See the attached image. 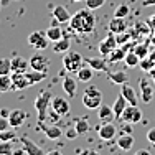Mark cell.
<instances>
[{
	"mask_svg": "<svg viewBox=\"0 0 155 155\" xmlns=\"http://www.w3.org/2000/svg\"><path fill=\"white\" fill-rule=\"evenodd\" d=\"M0 116H2V117H8L10 116V110L8 109H2V110H0Z\"/></svg>",
	"mask_w": 155,
	"mask_h": 155,
	"instance_id": "49",
	"label": "cell"
},
{
	"mask_svg": "<svg viewBox=\"0 0 155 155\" xmlns=\"http://www.w3.org/2000/svg\"><path fill=\"white\" fill-rule=\"evenodd\" d=\"M142 110H140L137 106H130L129 104L127 107H125V110L122 112V116H120V119L124 120L125 124H137L142 120Z\"/></svg>",
	"mask_w": 155,
	"mask_h": 155,
	"instance_id": "6",
	"label": "cell"
},
{
	"mask_svg": "<svg viewBox=\"0 0 155 155\" xmlns=\"http://www.w3.org/2000/svg\"><path fill=\"white\" fill-rule=\"evenodd\" d=\"M109 31L112 33H124L127 30V21H125V18H120V17H114L112 20L109 21Z\"/></svg>",
	"mask_w": 155,
	"mask_h": 155,
	"instance_id": "20",
	"label": "cell"
},
{
	"mask_svg": "<svg viewBox=\"0 0 155 155\" xmlns=\"http://www.w3.org/2000/svg\"><path fill=\"white\" fill-rule=\"evenodd\" d=\"M76 135H79V134H78V130H76V127H71V129L66 130V137H68V139H74Z\"/></svg>",
	"mask_w": 155,
	"mask_h": 155,
	"instance_id": "43",
	"label": "cell"
},
{
	"mask_svg": "<svg viewBox=\"0 0 155 155\" xmlns=\"http://www.w3.org/2000/svg\"><path fill=\"white\" fill-rule=\"evenodd\" d=\"M30 68L35 69V71H43L48 73V68H50V60L43 54H33L30 58Z\"/></svg>",
	"mask_w": 155,
	"mask_h": 155,
	"instance_id": "9",
	"label": "cell"
},
{
	"mask_svg": "<svg viewBox=\"0 0 155 155\" xmlns=\"http://www.w3.org/2000/svg\"><path fill=\"white\" fill-rule=\"evenodd\" d=\"M46 36H48V40H50V41L54 43V41H58V40H61L63 36H64V33H63L60 25H53V27H50L46 30Z\"/></svg>",
	"mask_w": 155,
	"mask_h": 155,
	"instance_id": "28",
	"label": "cell"
},
{
	"mask_svg": "<svg viewBox=\"0 0 155 155\" xmlns=\"http://www.w3.org/2000/svg\"><path fill=\"white\" fill-rule=\"evenodd\" d=\"M124 63H125V66H129V68H135V66H139V64H140V58L137 56V54H135V51L132 50L130 53L125 54Z\"/></svg>",
	"mask_w": 155,
	"mask_h": 155,
	"instance_id": "30",
	"label": "cell"
},
{
	"mask_svg": "<svg viewBox=\"0 0 155 155\" xmlns=\"http://www.w3.org/2000/svg\"><path fill=\"white\" fill-rule=\"evenodd\" d=\"M147 23H149V27L152 28V30H155V13H152V15L147 18Z\"/></svg>",
	"mask_w": 155,
	"mask_h": 155,
	"instance_id": "45",
	"label": "cell"
},
{
	"mask_svg": "<svg viewBox=\"0 0 155 155\" xmlns=\"http://www.w3.org/2000/svg\"><path fill=\"white\" fill-rule=\"evenodd\" d=\"M97 117L101 122H112L116 119V114H114V109L107 104H102L101 107L97 109Z\"/></svg>",
	"mask_w": 155,
	"mask_h": 155,
	"instance_id": "19",
	"label": "cell"
},
{
	"mask_svg": "<svg viewBox=\"0 0 155 155\" xmlns=\"http://www.w3.org/2000/svg\"><path fill=\"white\" fill-rule=\"evenodd\" d=\"M45 155H63V153L60 152V150H50V152L45 153Z\"/></svg>",
	"mask_w": 155,
	"mask_h": 155,
	"instance_id": "50",
	"label": "cell"
},
{
	"mask_svg": "<svg viewBox=\"0 0 155 155\" xmlns=\"http://www.w3.org/2000/svg\"><path fill=\"white\" fill-rule=\"evenodd\" d=\"M63 91L68 94V97H74L78 93V83L74 78H71V76L63 78Z\"/></svg>",
	"mask_w": 155,
	"mask_h": 155,
	"instance_id": "18",
	"label": "cell"
},
{
	"mask_svg": "<svg viewBox=\"0 0 155 155\" xmlns=\"http://www.w3.org/2000/svg\"><path fill=\"white\" fill-rule=\"evenodd\" d=\"M83 56H81L78 51H68V53L63 56V66L68 73H78L83 68Z\"/></svg>",
	"mask_w": 155,
	"mask_h": 155,
	"instance_id": "4",
	"label": "cell"
},
{
	"mask_svg": "<svg viewBox=\"0 0 155 155\" xmlns=\"http://www.w3.org/2000/svg\"><path fill=\"white\" fill-rule=\"evenodd\" d=\"M20 142H21V145H23V150H25V153H27V155H45V152H43V150L40 149L33 140L28 139L27 135L20 137Z\"/></svg>",
	"mask_w": 155,
	"mask_h": 155,
	"instance_id": "14",
	"label": "cell"
},
{
	"mask_svg": "<svg viewBox=\"0 0 155 155\" xmlns=\"http://www.w3.org/2000/svg\"><path fill=\"white\" fill-rule=\"evenodd\" d=\"M134 51H135V54H137L140 60H143V58L149 56V48H147V45H137V46H134Z\"/></svg>",
	"mask_w": 155,
	"mask_h": 155,
	"instance_id": "40",
	"label": "cell"
},
{
	"mask_svg": "<svg viewBox=\"0 0 155 155\" xmlns=\"http://www.w3.org/2000/svg\"><path fill=\"white\" fill-rule=\"evenodd\" d=\"M13 147L10 140H0V155H13Z\"/></svg>",
	"mask_w": 155,
	"mask_h": 155,
	"instance_id": "34",
	"label": "cell"
},
{
	"mask_svg": "<svg viewBox=\"0 0 155 155\" xmlns=\"http://www.w3.org/2000/svg\"><path fill=\"white\" fill-rule=\"evenodd\" d=\"M86 63L94 69V71H107V60H106V56H102V58H99V56L87 58Z\"/></svg>",
	"mask_w": 155,
	"mask_h": 155,
	"instance_id": "22",
	"label": "cell"
},
{
	"mask_svg": "<svg viewBox=\"0 0 155 155\" xmlns=\"http://www.w3.org/2000/svg\"><path fill=\"white\" fill-rule=\"evenodd\" d=\"M0 94H2V91H0Z\"/></svg>",
	"mask_w": 155,
	"mask_h": 155,
	"instance_id": "53",
	"label": "cell"
},
{
	"mask_svg": "<svg viewBox=\"0 0 155 155\" xmlns=\"http://www.w3.org/2000/svg\"><path fill=\"white\" fill-rule=\"evenodd\" d=\"M139 66L143 69V71L149 73L150 69L155 66V60H153V58H149V56H147V58H143V60H140V64H139Z\"/></svg>",
	"mask_w": 155,
	"mask_h": 155,
	"instance_id": "37",
	"label": "cell"
},
{
	"mask_svg": "<svg viewBox=\"0 0 155 155\" xmlns=\"http://www.w3.org/2000/svg\"><path fill=\"white\" fill-rule=\"evenodd\" d=\"M106 2H107V0H86V8H89L94 12V10L101 8Z\"/></svg>",
	"mask_w": 155,
	"mask_h": 155,
	"instance_id": "39",
	"label": "cell"
},
{
	"mask_svg": "<svg viewBox=\"0 0 155 155\" xmlns=\"http://www.w3.org/2000/svg\"><path fill=\"white\" fill-rule=\"evenodd\" d=\"M139 87H140V99H142V102H145V104L152 102V97H153L152 83H150L147 78H142V79L139 81Z\"/></svg>",
	"mask_w": 155,
	"mask_h": 155,
	"instance_id": "8",
	"label": "cell"
},
{
	"mask_svg": "<svg viewBox=\"0 0 155 155\" xmlns=\"http://www.w3.org/2000/svg\"><path fill=\"white\" fill-rule=\"evenodd\" d=\"M147 140H149L150 143H155V127H152L147 132Z\"/></svg>",
	"mask_w": 155,
	"mask_h": 155,
	"instance_id": "44",
	"label": "cell"
},
{
	"mask_svg": "<svg viewBox=\"0 0 155 155\" xmlns=\"http://www.w3.org/2000/svg\"><path fill=\"white\" fill-rule=\"evenodd\" d=\"M129 13H130V7H129L127 3H120V5L114 10V17H120V18H125Z\"/></svg>",
	"mask_w": 155,
	"mask_h": 155,
	"instance_id": "36",
	"label": "cell"
},
{
	"mask_svg": "<svg viewBox=\"0 0 155 155\" xmlns=\"http://www.w3.org/2000/svg\"><path fill=\"white\" fill-rule=\"evenodd\" d=\"M69 48H71V40H69L68 36H63L61 40L54 41L53 51H54V53H68Z\"/></svg>",
	"mask_w": 155,
	"mask_h": 155,
	"instance_id": "26",
	"label": "cell"
},
{
	"mask_svg": "<svg viewBox=\"0 0 155 155\" xmlns=\"http://www.w3.org/2000/svg\"><path fill=\"white\" fill-rule=\"evenodd\" d=\"M40 127H41V130H43V134L46 135L50 140H56V139H60L61 135H63V132H61V129H60V125H56V124H40Z\"/></svg>",
	"mask_w": 155,
	"mask_h": 155,
	"instance_id": "16",
	"label": "cell"
},
{
	"mask_svg": "<svg viewBox=\"0 0 155 155\" xmlns=\"http://www.w3.org/2000/svg\"><path fill=\"white\" fill-rule=\"evenodd\" d=\"M0 91H2V93L12 91V76L10 74L0 76Z\"/></svg>",
	"mask_w": 155,
	"mask_h": 155,
	"instance_id": "33",
	"label": "cell"
},
{
	"mask_svg": "<svg viewBox=\"0 0 155 155\" xmlns=\"http://www.w3.org/2000/svg\"><path fill=\"white\" fill-rule=\"evenodd\" d=\"M10 76H12V91H20L31 86V83L27 78V73H12Z\"/></svg>",
	"mask_w": 155,
	"mask_h": 155,
	"instance_id": "11",
	"label": "cell"
},
{
	"mask_svg": "<svg viewBox=\"0 0 155 155\" xmlns=\"http://www.w3.org/2000/svg\"><path fill=\"white\" fill-rule=\"evenodd\" d=\"M51 99H53V94L50 91H41L35 99V109L38 112V122H45L48 117V107L51 106Z\"/></svg>",
	"mask_w": 155,
	"mask_h": 155,
	"instance_id": "2",
	"label": "cell"
},
{
	"mask_svg": "<svg viewBox=\"0 0 155 155\" xmlns=\"http://www.w3.org/2000/svg\"><path fill=\"white\" fill-rule=\"evenodd\" d=\"M127 45H122V46H117L116 50L112 51V53H109L107 56H106V60L107 63H117L119 60H124L125 54H127Z\"/></svg>",
	"mask_w": 155,
	"mask_h": 155,
	"instance_id": "23",
	"label": "cell"
},
{
	"mask_svg": "<svg viewBox=\"0 0 155 155\" xmlns=\"http://www.w3.org/2000/svg\"><path fill=\"white\" fill-rule=\"evenodd\" d=\"M107 79L110 81V83H116V84H124L127 83V74H125L124 71H110L107 74Z\"/></svg>",
	"mask_w": 155,
	"mask_h": 155,
	"instance_id": "29",
	"label": "cell"
},
{
	"mask_svg": "<svg viewBox=\"0 0 155 155\" xmlns=\"http://www.w3.org/2000/svg\"><path fill=\"white\" fill-rule=\"evenodd\" d=\"M134 155H152V153H150L149 150H145V149H140V150H137Z\"/></svg>",
	"mask_w": 155,
	"mask_h": 155,
	"instance_id": "47",
	"label": "cell"
},
{
	"mask_svg": "<svg viewBox=\"0 0 155 155\" xmlns=\"http://www.w3.org/2000/svg\"><path fill=\"white\" fill-rule=\"evenodd\" d=\"M69 27L73 31L79 33V35H87L93 33L96 28V17L93 15V10H79L69 20Z\"/></svg>",
	"mask_w": 155,
	"mask_h": 155,
	"instance_id": "1",
	"label": "cell"
},
{
	"mask_svg": "<svg viewBox=\"0 0 155 155\" xmlns=\"http://www.w3.org/2000/svg\"><path fill=\"white\" fill-rule=\"evenodd\" d=\"M51 109L54 110V112H58L60 116H66V114L69 112V109H71V106H69V101L64 97H60V96H56V97L51 99Z\"/></svg>",
	"mask_w": 155,
	"mask_h": 155,
	"instance_id": "10",
	"label": "cell"
},
{
	"mask_svg": "<svg viewBox=\"0 0 155 155\" xmlns=\"http://www.w3.org/2000/svg\"><path fill=\"white\" fill-rule=\"evenodd\" d=\"M25 120H27V112H25V110H21V109H13V110H10L8 122H10V125H12L13 129L21 127Z\"/></svg>",
	"mask_w": 155,
	"mask_h": 155,
	"instance_id": "13",
	"label": "cell"
},
{
	"mask_svg": "<svg viewBox=\"0 0 155 155\" xmlns=\"http://www.w3.org/2000/svg\"><path fill=\"white\" fill-rule=\"evenodd\" d=\"M17 139V134H15V130H13V127L12 129H7V130H0V140H15Z\"/></svg>",
	"mask_w": 155,
	"mask_h": 155,
	"instance_id": "38",
	"label": "cell"
},
{
	"mask_svg": "<svg viewBox=\"0 0 155 155\" xmlns=\"http://www.w3.org/2000/svg\"><path fill=\"white\" fill-rule=\"evenodd\" d=\"M73 2H83V0H73Z\"/></svg>",
	"mask_w": 155,
	"mask_h": 155,
	"instance_id": "52",
	"label": "cell"
},
{
	"mask_svg": "<svg viewBox=\"0 0 155 155\" xmlns=\"http://www.w3.org/2000/svg\"><path fill=\"white\" fill-rule=\"evenodd\" d=\"M116 36H117V43H119V45H124V43L129 40V35H127L125 31H124V33H117Z\"/></svg>",
	"mask_w": 155,
	"mask_h": 155,
	"instance_id": "42",
	"label": "cell"
},
{
	"mask_svg": "<svg viewBox=\"0 0 155 155\" xmlns=\"http://www.w3.org/2000/svg\"><path fill=\"white\" fill-rule=\"evenodd\" d=\"M117 147H119L120 150H124V152H129V150L134 147V137H132V134L120 135L119 140H117Z\"/></svg>",
	"mask_w": 155,
	"mask_h": 155,
	"instance_id": "25",
	"label": "cell"
},
{
	"mask_svg": "<svg viewBox=\"0 0 155 155\" xmlns=\"http://www.w3.org/2000/svg\"><path fill=\"white\" fill-rule=\"evenodd\" d=\"M74 127H76L78 134L83 135V134H86V132L89 130V122H87L86 119H78L74 122Z\"/></svg>",
	"mask_w": 155,
	"mask_h": 155,
	"instance_id": "35",
	"label": "cell"
},
{
	"mask_svg": "<svg viewBox=\"0 0 155 155\" xmlns=\"http://www.w3.org/2000/svg\"><path fill=\"white\" fill-rule=\"evenodd\" d=\"M117 36H116V33H112V31H109V35L106 36L104 40H102L101 43H99V53L102 54V56H107L109 53H112L114 50L117 48Z\"/></svg>",
	"mask_w": 155,
	"mask_h": 155,
	"instance_id": "5",
	"label": "cell"
},
{
	"mask_svg": "<svg viewBox=\"0 0 155 155\" xmlns=\"http://www.w3.org/2000/svg\"><path fill=\"white\" fill-rule=\"evenodd\" d=\"M153 81H155V79H153Z\"/></svg>",
	"mask_w": 155,
	"mask_h": 155,
	"instance_id": "54",
	"label": "cell"
},
{
	"mask_svg": "<svg viewBox=\"0 0 155 155\" xmlns=\"http://www.w3.org/2000/svg\"><path fill=\"white\" fill-rule=\"evenodd\" d=\"M76 74H78V81H81V83H89L94 76V69L87 64V66H83Z\"/></svg>",
	"mask_w": 155,
	"mask_h": 155,
	"instance_id": "27",
	"label": "cell"
},
{
	"mask_svg": "<svg viewBox=\"0 0 155 155\" xmlns=\"http://www.w3.org/2000/svg\"><path fill=\"white\" fill-rule=\"evenodd\" d=\"M27 78H28V81H30L31 84H36V83H40V81H43L46 78V73H43V71H30L28 73L27 71Z\"/></svg>",
	"mask_w": 155,
	"mask_h": 155,
	"instance_id": "32",
	"label": "cell"
},
{
	"mask_svg": "<svg viewBox=\"0 0 155 155\" xmlns=\"http://www.w3.org/2000/svg\"><path fill=\"white\" fill-rule=\"evenodd\" d=\"M120 94H122L124 97L127 99V102H129L130 106H137V104H139L137 94H135V91L130 87V84H129V83L120 84Z\"/></svg>",
	"mask_w": 155,
	"mask_h": 155,
	"instance_id": "17",
	"label": "cell"
},
{
	"mask_svg": "<svg viewBox=\"0 0 155 155\" xmlns=\"http://www.w3.org/2000/svg\"><path fill=\"white\" fill-rule=\"evenodd\" d=\"M71 17L73 15L68 12V8L64 5H58L53 8V18L56 20V23H69Z\"/></svg>",
	"mask_w": 155,
	"mask_h": 155,
	"instance_id": "15",
	"label": "cell"
},
{
	"mask_svg": "<svg viewBox=\"0 0 155 155\" xmlns=\"http://www.w3.org/2000/svg\"><path fill=\"white\" fill-rule=\"evenodd\" d=\"M143 7H149V5H155V0H143L142 2Z\"/></svg>",
	"mask_w": 155,
	"mask_h": 155,
	"instance_id": "48",
	"label": "cell"
},
{
	"mask_svg": "<svg viewBox=\"0 0 155 155\" xmlns=\"http://www.w3.org/2000/svg\"><path fill=\"white\" fill-rule=\"evenodd\" d=\"M79 155H99L96 150H89V149H86V150H81V153Z\"/></svg>",
	"mask_w": 155,
	"mask_h": 155,
	"instance_id": "46",
	"label": "cell"
},
{
	"mask_svg": "<svg viewBox=\"0 0 155 155\" xmlns=\"http://www.w3.org/2000/svg\"><path fill=\"white\" fill-rule=\"evenodd\" d=\"M30 68V60H25L21 56H15L12 60V73H27Z\"/></svg>",
	"mask_w": 155,
	"mask_h": 155,
	"instance_id": "21",
	"label": "cell"
},
{
	"mask_svg": "<svg viewBox=\"0 0 155 155\" xmlns=\"http://www.w3.org/2000/svg\"><path fill=\"white\" fill-rule=\"evenodd\" d=\"M83 106L87 109H99L102 106V93L97 89V86L86 87L83 94Z\"/></svg>",
	"mask_w": 155,
	"mask_h": 155,
	"instance_id": "3",
	"label": "cell"
},
{
	"mask_svg": "<svg viewBox=\"0 0 155 155\" xmlns=\"http://www.w3.org/2000/svg\"><path fill=\"white\" fill-rule=\"evenodd\" d=\"M12 125L8 122V117H2L0 116V130H7V129H10Z\"/></svg>",
	"mask_w": 155,
	"mask_h": 155,
	"instance_id": "41",
	"label": "cell"
},
{
	"mask_svg": "<svg viewBox=\"0 0 155 155\" xmlns=\"http://www.w3.org/2000/svg\"><path fill=\"white\" fill-rule=\"evenodd\" d=\"M149 74H150V78H152V79H155V66H153V68L149 71Z\"/></svg>",
	"mask_w": 155,
	"mask_h": 155,
	"instance_id": "51",
	"label": "cell"
},
{
	"mask_svg": "<svg viewBox=\"0 0 155 155\" xmlns=\"http://www.w3.org/2000/svg\"><path fill=\"white\" fill-rule=\"evenodd\" d=\"M12 74V60L8 58H0V76Z\"/></svg>",
	"mask_w": 155,
	"mask_h": 155,
	"instance_id": "31",
	"label": "cell"
},
{
	"mask_svg": "<svg viewBox=\"0 0 155 155\" xmlns=\"http://www.w3.org/2000/svg\"><path fill=\"white\" fill-rule=\"evenodd\" d=\"M48 36L46 31H33L30 36H28V45H31L36 50H46L48 46Z\"/></svg>",
	"mask_w": 155,
	"mask_h": 155,
	"instance_id": "7",
	"label": "cell"
},
{
	"mask_svg": "<svg viewBox=\"0 0 155 155\" xmlns=\"http://www.w3.org/2000/svg\"><path fill=\"white\" fill-rule=\"evenodd\" d=\"M117 134V127L112 122H102L101 127H97V135L102 140H112Z\"/></svg>",
	"mask_w": 155,
	"mask_h": 155,
	"instance_id": "12",
	"label": "cell"
},
{
	"mask_svg": "<svg viewBox=\"0 0 155 155\" xmlns=\"http://www.w3.org/2000/svg\"><path fill=\"white\" fill-rule=\"evenodd\" d=\"M129 106V102H127V99L124 97L122 94L119 96V97L114 101V104H112V109H114V114H116V119H120V116H122V112L125 110V107Z\"/></svg>",
	"mask_w": 155,
	"mask_h": 155,
	"instance_id": "24",
	"label": "cell"
}]
</instances>
